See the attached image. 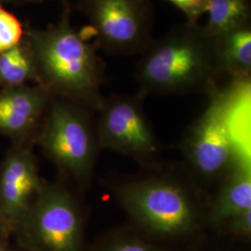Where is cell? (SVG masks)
<instances>
[{"mask_svg":"<svg viewBox=\"0 0 251 251\" xmlns=\"http://www.w3.org/2000/svg\"><path fill=\"white\" fill-rule=\"evenodd\" d=\"M233 93L217 90L204 113L189 127L181 152L194 177L206 184H219L241 159L231 126Z\"/></svg>","mask_w":251,"mask_h":251,"instance_id":"cell-6","label":"cell"},{"mask_svg":"<svg viewBox=\"0 0 251 251\" xmlns=\"http://www.w3.org/2000/svg\"><path fill=\"white\" fill-rule=\"evenodd\" d=\"M108 186L142 235L165 240L188 238L206 223L207 205L196 187L172 175L120 178Z\"/></svg>","mask_w":251,"mask_h":251,"instance_id":"cell-2","label":"cell"},{"mask_svg":"<svg viewBox=\"0 0 251 251\" xmlns=\"http://www.w3.org/2000/svg\"><path fill=\"white\" fill-rule=\"evenodd\" d=\"M46 1L50 0H0V5H14V6H22L26 4H34V3H43Z\"/></svg>","mask_w":251,"mask_h":251,"instance_id":"cell-20","label":"cell"},{"mask_svg":"<svg viewBox=\"0 0 251 251\" xmlns=\"http://www.w3.org/2000/svg\"><path fill=\"white\" fill-rule=\"evenodd\" d=\"M10 236H11V233L9 232V228L5 223L2 210H1V206H0V242H9Z\"/></svg>","mask_w":251,"mask_h":251,"instance_id":"cell-19","label":"cell"},{"mask_svg":"<svg viewBox=\"0 0 251 251\" xmlns=\"http://www.w3.org/2000/svg\"><path fill=\"white\" fill-rule=\"evenodd\" d=\"M12 235L24 251H86L80 203L63 182H45Z\"/></svg>","mask_w":251,"mask_h":251,"instance_id":"cell-5","label":"cell"},{"mask_svg":"<svg viewBox=\"0 0 251 251\" xmlns=\"http://www.w3.org/2000/svg\"><path fill=\"white\" fill-rule=\"evenodd\" d=\"M42 183L33 144H12L0 163V206L11 235Z\"/></svg>","mask_w":251,"mask_h":251,"instance_id":"cell-9","label":"cell"},{"mask_svg":"<svg viewBox=\"0 0 251 251\" xmlns=\"http://www.w3.org/2000/svg\"><path fill=\"white\" fill-rule=\"evenodd\" d=\"M61 4L56 24L46 28L25 25V36L36 58L38 85L53 97L97 113L105 99L101 93L105 63L97 44L72 26L70 0H61Z\"/></svg>","mask_w":251,"mask_h":251,"instance_id":"cell-1","label":"cell"},{"mask_svg":"<svg viewBox=\"0 0 251 251\" xmlns=\"http://www.w3.org/2000/svg\"><path fill=\"white\" fill-rule=\"evenodd\" d=\"M51 98L40 85L0 89V134L12 144H36Z\"/></svg>","mask_w":251,"mask_h":251,"instance_id":"cell-10","label":"cell"},{"mask_svg":"<svg viewBox=\"0 0 251 251\" xmlns=\"http://www.w3.org/2000/svg\"><path fill=\"white\" fill-rule=\"evenodd\" d=\"M174 7L180 10L189 23H198L205 15L209 0H168Z\"/></svg>","mask_w":251,"mask_h":251,"instance_id":"cell-18","label":"cell"},{"mask_svg":"<svg viewBox=\"0 0 251 251\" xmlns=\"http://www.w3.org/2000/svg\"><path fill=\"white\" fill-rule=\"evenodd\" d=\"M206 24L202 25L208 37L251 25V0H209Z\"/></svg>","mask_w":251,"mask_h":251,"instance_id":"cell-14","label":"cell"},{"mask_svg":"<svg viewBox=\"0 0 251 251\" xmlns=\"http://www.w3.org/2000/svg\"><path fill=\"white\" fill-rule=\"evenodd\" d=\"M251 209V167L242 156L221 182L206 206V222L216 229L234 216Z\"/></svg>","mask_w":251,"mask_h":251,"instance_id":"cell-11","label":"cell"},{"mask_svg":"<svg viewBox=\"0 0 251 251\" xmlns=\"http://www.w3.org/2000/svg\"><path fill=\"white\" fill-rule=\"evenodd\" d=\"M92 114L79 104L52 96L36 139L63 177L80 187L90 184L100 149Z\"/></svg>","mask_w":251,"mask_h":251,"instance_id":"cell-4","label":"cell"},{"mask_svg":"<svg viewBox=\"0 0 251 251\" xmlns=\"http://www.w3.org/2000/svg\"><path fill=\"white\" fill-rule=\"evenodd\" d=\"M38 85L36 58L25 34L24 39L13 48L0 53V89Z\"/></svg>","mask_w":251,"mask_h":251,"instance_id":"cell-13","label":"cell"},{"mask_svg":"<svg viewBox=\"0 0 251 251\" xmlns=\"http://www.w3.org/2000/svg\"><path fill=\"white\" fill-rule=\"evenodd\" d=\"M72 6L89 22L82 32L107 54H141L153 39L151 0H77Z\"/></svg>","mask_w":251,"mask_h":251,"instance_id":"cell-7","label":"cell"},{"mask_svg":"<svg viewBox=\"0 0 251 251\" xmlns=\"http://www.w3.org/2000/svg\"><path fill=\"white\" fill-rule=\"evenodd\" d=\"M220 76L248 82L251 75V25L210 37Z\"/></svg>","mask_w":251,"mask_h":251,"instance_id":"cell-12","label":"cell"},{"mask_svg":"<svg viewBox=\"0 0 251 251\" xmlns=\"http://www.w3.org/2000/svg\"><path fill=\"white\" fill-rule=\"evenodd\" d=\"M144 95L105 98L95 126L100 149L126 155L150 170L158 169L160 147L144 109Z\"/></svg>","mask_w":251,"mask_h":251,"instance_id":"cell-8","label":"cell"},{"mask_svg":"<svg viewBox=\"0 0 251 251\" xmlns=\"http://www.w3.org/2000/svg\"><path fill=\"white\" fill-rule=\"evenodd\" d=\"M218 232L230 236L250 239L251 235V209L234 216L222 225Z\"/></svg>","mask_w":251,"mask_h":251,"instance_id":"cell-17","label":"cell"},{"mask_svg":"<svg viewBox=\"0 0 251 251\" xmlns=\"http://www.w3.org/2000/svg\"><path fill=\"white\" fill-rule=\"evenodd\" d=\"M0 251H24L21 249H14L9 246V242H0Z\"/></svg>","mask_w":251,"mask_h":251,"instance_id":"cell-21","label":"cell"},{"mask_svg":"<svg viewBox=\"0 0 251 251\" xmlns=\"http://www.w3.org/2000/svg\"><path fill=\"white\" fill-rule=\"evenodd\" d=\"M135 77L140 91L153 94H212L221 77L210 37L198 23L184 22L152 39L141 53Z\"/></svg>","mask_w":251,"mask_h":251,"instance_id":"cell-3","label":"cell"},{"mask_svg":"<svg viewBox=\"0 0 251 251\" xmlns=\"http://www.w3.org/2000/svg\"><path fill=\"white\" fill-rule=\"evenodd\" d=\"M89 251H172L147 240L141 233L121 229L100 238Z\"/></svg>","mask_w":251,"mask_h":251,"instance_id":"cell-15","label":"cell"},{"mask_svg":"<svg viewBox=\"0 0 251 251\" xmlns=\"http://www.w3.org/2000/svg\"><path fill=\"white\" fill-rule=\"evenodd\" d=\"M25 26L12 12L0 5V53L19 44L25 37Z\"/></svg>","mask_w":251,"mask_h":251,"instance_id":"cell-16","label":"cell"}]
</instances>
